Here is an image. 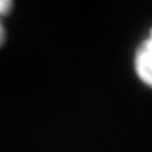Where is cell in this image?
<instances>
[{
	"label": "cell",
	"mask_w": 152,
	"mask_h": 152,
	"mask_svg": "<svg viewBox=\"0 0 152 152\" xmlns=\"http://www.w3.org/2000/svg\"><path fill=\"white\" fill-rule=\"evenodd\" d=\"M133 69L143 86L152 89V30L143 37L133 56Z\"/></svg>",
	"instance_id": "obj_1"
},
{
	"label": "cell",
	"mask_w": 152,
	"mask_h": 152,
	"mask_svg": "<svg viewBox=\"0 0 152 152\" xmlns=\"http://www.w3.org/2000/svg\"><path fill=\"white\" fill-rule=\"evenodd\" d=\"M15 0H0V48L4 45L6 42V27H4V18L10 15L12 9H13Z\"/></svg>",
	"instance_id": "obj_2"
}]
</instances>
